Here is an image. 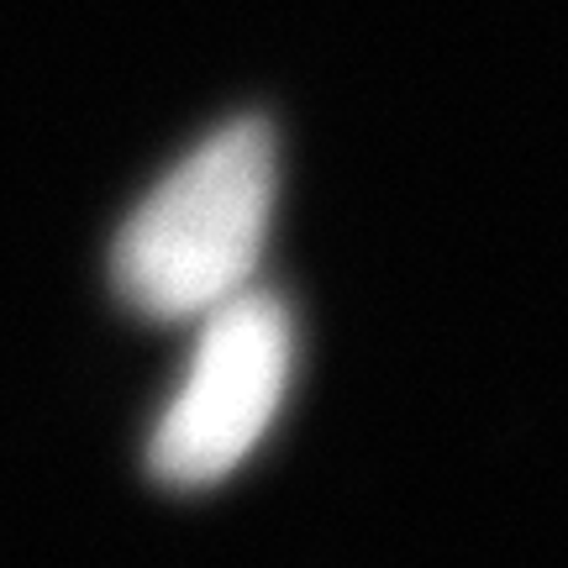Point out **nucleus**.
Masks as SVG:
<instances>
[{
  "instance_id": "obj_2",
  "label": "nucleus",
  "mask_w": 568,
  "mask_h": 568,
  "mask_svg": "<svg viewBox=\"0 0 568 568\" xmlns=\"http://www.w3.org/2000/svg\"><path fill=\"white\" fill-rule=\"evenodd\" d=\"M295 374V322L280 295L247 284L195 322V347L169 395L148 468L169 489H211L264 443Z\"/></svg>"
},
{
  "instance_id": "obj_1",
  "label": "nucleus",
  "mask_w": 568,
  "mask_h": 568,
  "mask_svg": "<svg viewBox=\"0 0 568 568\" xmlns=\"http://www.w3.org/2000/svg\"><path fill=\"white\" fill-rule=\"evenodd\" d=\"M280 201V132L237 116L163 174L111 247V284L148 322H201L243 295Z\"/></svg>"
}]
</instances>
